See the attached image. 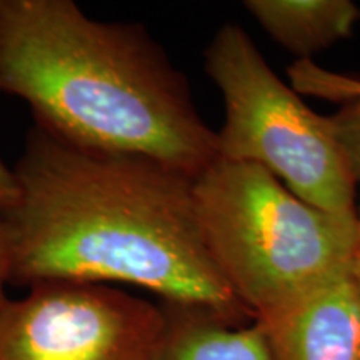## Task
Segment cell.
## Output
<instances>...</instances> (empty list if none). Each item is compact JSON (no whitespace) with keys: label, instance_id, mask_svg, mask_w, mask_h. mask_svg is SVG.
I'll use <instances>...</instances> for the list:
<instances>
[{"label":"cell","instance_id":"ba28073f","mask_svg":"<svg viewBox=\"0 0 360 360\" xmlns=\"http://www.w3.org/2000/svg\"><path fill=\"white\" fill-rule=\"evenodd\" d=\"M244 8L285 51L309 57L354 34L360 7L352 0H247Z\"/></svg>","mask_w":360,"mask_h":360},{"label":"cell","instance_id":"8992f818","mask_svg":"<svg viewBox=\"0 0 360 360\" xmlns=\"http://www.w3.org/2000/svg\"><path fill=\"white\" fill-rule=\"evenodd\" d=\"M257 322L272 360H360V290L350 269Z\"/></svg>","mask_w":360,"mask_h":360},{"label":"cell","instance_id":"8fae6325","mask_svg":"<svg viewBox=\"0 0 360 360\" xmlns=\"http://www.w3.org/2000/svg\"><path fill=\"white\" fill-rule=\"evenodd\" d=\"M11 283V257H8V245L2 220H0V307L8 297L6 295V287Z\"/></svg>","mask_w":360,"mask_h":360},{"label":"cell","instance_id":"9c48e42d","mask_svg":"<svg viewBox=\"0 0 360 360\" xmlns=\"http://www.w3.org/2000/svg\"><path fill=\"white\" fill-rule=\"evenodd\" d=\"M334 120L342 135V141H344L354 160L355 172H357V184L360 187V98L357 102H354L349 109L337 114ZM357 212L360 222V202L357 204Z\"/></svg>","mask_w":360,"mask_h":360},{"label":"cell","instance_id":"6da1fadb","mask_svg":"<svg viewBox=\"0 0 360 360\" xmlns=\"http://www.w3.org/2000/svg\"><path fill=\"white\" fill-rule=\"evenodd\" d=\"M19 197L0 214L11 283H127L231 319L245 310L202 237L192 175L87 150L37 125L17 160Z\"/></svg>","mask_w":360,"mask_h":360},{"label":"cell","instance_id":"7c38bea8","mask_svg":"<svg viewBox=\"0 0 360 360\" xmlns=\"http://www.w3.org/2000/svg\"><path fill=\"white\" fill-rule=\"evenodd\" d=\"M350 272H352L354 281H355V283H357V287H359V290H360V222H359L357 244H355L352 265H350Z\"/></svg>","mask_w":360,"mask_h":360},{"label":"cell","instance_id":"30bf717a","mask_svg":"<svg viewBox=\"0 0 360 360\" xmlns=\"http://www.w3.org/2000/svg\"><path fill=\"white\" fill-rule=\"evenodd\" d=\"M17 197H19V184H17L15 170L0 159V214L15 204Z\"/></svg>","mask_w":360,"mask_h":360},{"label":"cell","instance_id":"52a82bcc","mask_svg":"<svg viewBox=\"0 0 360 360\" xmlns=\"http://www.w3.org/2000/svg\"><path fill=\"white\" fill-rule=\"evenodd\" d=\"M169 307L148 360H272L259 322L240 327L205 309L175 304Z\"/></svg>","mask_w":360,"mask_h":360},{"label":"cell","instance_id":"277c9868","mask_svg":"<svg viewBox=\"0 0 360 360\" xmlns=\"http://www.w3.org/2000/svg\"><path fill=\"white\" fill-rule=\"evenodd\" d=\"M204 62L224 103L219 159L259 165L307 204L359 222L357 172L334 117L315 114L240 25L220 27Z\"/></svg>","mask_w":360,"mask_h":360},{"label":"cell","instance_id":"5b68a950","mask_svg":"<svg viewBox=\"0 0 360 360\" xmlns=\"http://www.w3.org/2000/svg\"><path fill=\"white\" fill-rule=\"evenodd\" d=\"M165 315L97 283H39L0 307V360H148Z\"/></svg>","mask_w":360,"mask_h":360},{"label":"cell","instance_id":"7a4b0ae2","mask_svg":"<svg viewBox=\"0 0 360 360\" xmlns=\"http://www.w3.org/2000/svg\"><path fill=\"white\" fill-rule=\"evenodd\" d=\"M0 94L75 147L192 177L219 159L187 77L146 27L96 20L72 0H0Z\"/></svg>","mask_w":360,"mask_h":360},{"label":"cell","instance_id":"3957f363","mask_svg":"<svg viewBox=\"0 0 360 360\" xmlns=\"http://www.w3.org/2000/svg\"><path fill=\"white\" fill-rule=\"evenodd\" d=\"M193 199L210 257L257 319L352 265L359 222L307 204L259 165L217 159L193 180Z\"/></svg>","mask_w":360,"mask_h":360}]
</instances>
